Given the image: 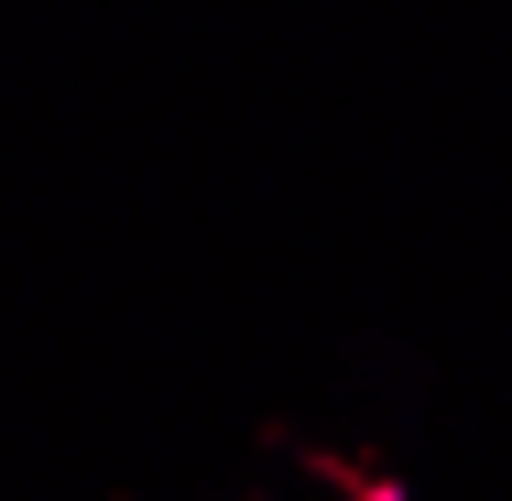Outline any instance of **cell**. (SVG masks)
<instances>
[{
    "instance_id": "1",
    "label": "cell",
    "mask_w": 512,
    "mask_h": 501,
    "mask_svg": "<svg viewBox=\"0 0 512 501\" xmlns=\"http://www.w3.org/2000/svg\"><path fill=\"white\" fill-rule=\"evenodd\" d=\"M251 501H262V491H251Z\"/></svg>"
}]
</instances>
